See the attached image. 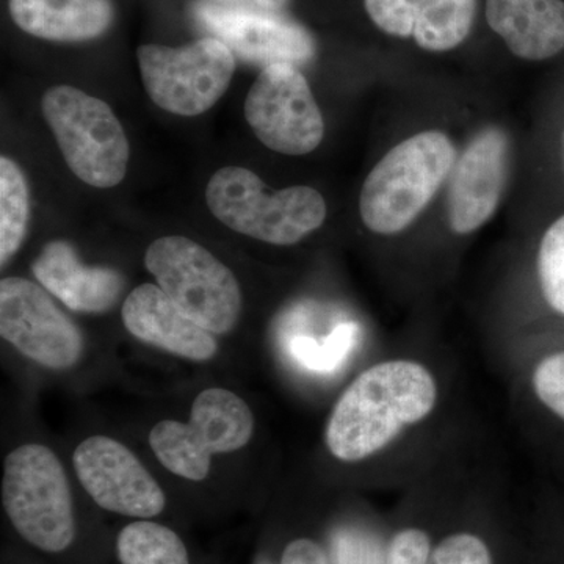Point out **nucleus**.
I'll use <instances>...</instances> for the list:
<instances>
[{"label": "nucleus", "instance_id": "f257e3e1", "mask_svg": "<svg viewBox=\"0 0 564 564\" xmlns=\"http://www.w3.org/2000/svg\"><path fill=\"white\" fill-rule=\"evenodd\" d=\"M437 383L429 367L413 359L370 366L348 384L334 404L325 429L329 455L361 463L392 444L437 404Z\"/></svg>", "mask_w": 564, "mask_h": 564}, {"label": "nucleus", "instance_id": "f03ea898", "mask_svg": "<svg viewBox=\"0 0 564 564\" xmlns=\"http://www.w3.org/2000/svg\"><path fill=\"white\" fill-rule=\"evenodd\" d=\"M254 433L250 403L232 389L210 386L193 399L187 421L155 422L148 445L166 473L202 484L210 477L215 459L243 451Z\"/></svg>", "mask_w": 564, "mask_h": 564}, {"label": "nucleus", "instance_id": "7ed1b4c3", "mask_svg": "<svg viewBox=\"0 0 564 564\" xmlns=\"http://www.w3.org/2000/svg\"><path fill=\"white\" fill-rule=\"evenodd\" d=\"M455 162L454 143L444 132H421L397 144L364 182V225L381 236L402 232L443 187Z\"/></svg>", "mask_w": 564, "mask_h": 564}, {"label": "nucleus", "instance_id": "20e7f679", "mask_svg": "<svg viewBox=\"0 0 564 564\" xmlns=\"http://www.w3.org/2000/svg\"><path fill=\"white\" fill-rule=\"evenodd\" d=\"M2 505L18 533L33 547L61 554L76 538L69 475L43 443H22L3 459Z\"/></svg>", "mask_w": 564, "mask_h": 564}, {"label": "nucleus", "instance_id": "39448f33", "mask_svg": "<svg viewBox=\"0 0 564 564\" xmlns=\"http://www.w3.org/2000/svg\"><path fill=\"white\" fill-rule=\"evenodd\" d=\"M206 203L232 231L278 247L299 243L326 218L325 199L315 188L269 192L258 174L240 166H226L210 177Z\"/></svg>", "mask_w": 564, "mask_h": 564}, {"label": "nucleus", "instance_id": "423d86ee", "mask_svg": "<svg viewBox=\"0 0 564 564\" xmlns=\"http://www.w3.org/2000/svg\"><path fill=\"white\" fill-rule=\"evenodd\" d=\"M144 265L159 288L215 336L232 333L239 325L243 313L239 281L203 245L184 236L161 237L144 252Z\"/></svg>", "mask_w": 564, "mask_h": 564}, {"label": "nucleus", "instance_id": "0eeeda50", "mask_svg": "<svg viewBox=\"0 0 564 564\" xmlns=\"http://www.w3.org/2000/svg\"><path fill=\"white\" fill-rule=\"evenodd\" d=\"M63 158L85 184L111 188L128 172V137L113 110L101 99L69 85H57L41 101Z\"/></svg>", "mask_w": 564, "mask_h": 564}, {"label": "nucleus", "instance_id": "6e6552de", "mask_svg": "<svg viewBox=\"0 0 564 564\" xmlns=\"http://www.w3.org/2000/svg\"><path fill=\"white\" fill-rule=\"evenodd\" d=\"M137 58L152 102L180 117L210 110L228 90L236 70L234 52L215 36L181 47L143 44Z\"/></svg>", "mask_w": 564, "mask_h": 564}, {"label": "nucleus", "instance_id": "1a4fd4ad", "mask_svg": "<svg viewBox=\"0 0 564 564\" xmlns=\"http://www.w3.org/2000/svg\"><path fill=\"white\" fill-rule=\"evenodd\" d=\"M0 336L25 361L54 373L77 369L87 340L39 282L21 276L0 281Z\"/></svg>", "mask_w": 564, "mask_h": 564}, {"label": "nucleus", "instance_id": "9d476101", "mask_svg": "<svg viewBox=\"0 0 564 564\" xmlns=\"http://www.w3.org/2000/svg\"><path fill=\"white\" fill-rule=\"evenodd\" d=\"M245 118L269 150L304 155L322 143L325 133L306 77L289 63H274L259 73L245 101Z\"/></svg>", "mask_w": 564, "mask_h": 564}, {"label": "nucleus", "instance_id": "9b49d317", "mask_svg": "<svg viewBox=\"0 0 564 564\" xmlns=\"http://www.w3.org/2000/svg\"><path fill=\"white\" fill-rule=\"evenodd\" d=\"M74 475L104 511L126 518L152 519L166 508L158 478L128 445L107 434H91L74 448Z\"/></svg>", "mask_w": 564, "mask_h": 564}, {"label": "nucleus", "instance_id": "f8f14e48", "mask_svg": "<svg viewBox=\"0 0 564 564\" xmlns=\"http://www.w3.org/2000/svg\"><path fill=\"white\" fill-rule=\"evenodd\" d=\"M510 139L499 128H486L470 140L455 162L447 193L452 231L470 234L496 214L510 173Z\"/></svg>", "mask_w": 564, "mask_h": 564}, {"label": "nucleus", "instance_id": "ddd939ff", "mask_svg": "<svg viewBox=\"0 0 564 564\" xmlns=\"http://www.w3.org/2000/svg\"><path fill=\"white\" fill-rule=\"evenodd\" d=\"M195 11L204 28L243 61L265 68L274 63L299 65L313 58L315 47L310 33L272 13L209 2L198 3Z\"/></svg>", "mask_w": 564, "mask_h": 564}, {"label": "nucleus", "instance_id": "4468645a", "mask_svg": "<svg viewBox=\"0 0 564 564\" xmlns=\"http://www.w3.org/2000/svg\"><path fill=\"white\" fill-rule=\"evenodd\" d=\"M133 339L184 361L207 364L220 355L218 336L184 313L158 284L133 289L121 307Z\"/></svg>", "mask_w": 564, "mask_h": 564}, {"label": "nucleus", "instance_id": "2eb2a0df", "mask_svg": "<svg viewBox=\"0 0 564 564\" xmlns=\"http://www.w3.org/2000/svg\"><path fill=\"white\" fill-rule=\"evenodd\" d=\"M380 31L429 52L455 50L473 31L477 0H364Z\"/></svg>", "mask_w": 564, "mask_h": 564}, {"label": "nucleus", "instance_id": "dca6fc26", "mask_svg": "<svg viewBox=\"0 0 564 564\" xmlns=\"http://www.w3.org/2000/svg\"><path fill=\"white\" fill-rule=\"evenodd\" d=\"M32 273L54 299L79 314H106L124 291V278L109 267H88L73 245L52 240L32 262Z\"/></svg>", "mask_w": 564, "mask_h": 564}, {"label": "nucleus", "instance_id": "f3484780", "mask_svg": "<svg viewBox=\"0 0 564 564\" xmlns=\"http://www.w3.org/2000/svg\"><path fill=\"white\" fill-rule=\"evenodd\" d=\"M486 18L516 57L540 62L564 50L563 0H486Z\"/></svg>", "mask_w": 564, "mask_h": 564}, {"label": "nucleus", "instance_id": "a211bd4d", "mask_svg": "<svg viewBox=\"0 0 564 564\" xmlns=\"http://www.w3.org/2000/svg\"><path fill=\"white\" fill-rule=\"evenodd\" d=\"M9 10L22 32L58 43L99 39L113 21L111 0H9Z\"/></svg>", "mask_w": 564, "mask_h": 564}, {"label": "nucleus", "instance_id": "6ab92c4d", "mask_svg": "<svg viewBox=\"0 0 564 564\" xmlns=\"http://www.w3.org/2000/svg\"><path fill=\"white\" fill-rule=\"evenodd\" d=\"M121 564H191L180 534L151 519H137L117 538Z\"/></svg>", "mask_w": 564, "mask_h": 564}, {"label": "nucleus", "instance_id": "aec40b11", "mask_svg": "<svg viewBox=\"0 0 564 564\" xmlns=\"http://www.w3.org/2000/svg\"><path fill=\"white\" fill-rule=\"evenodd\" d=\"M29 187L20 166L0 159V263L6 267L20 250L28 234Z\"/></svg>", "mask_w": 564, "mask_h": 564}, {"label": "nucleus", "instance_id": "412c9836", "mask_svg": "<svg viewBox=\"0 0 564 564\" xmlns=\"http://www.w3.org/2000/svg\"><path fill=\"white\" fill-rule=\"evenodd\" d=\"M538 276L545 302L564 315V215L544 234L538 252Z\"/></svg>", "mask_w": 564, "mask_h": 564}, {"label": "nucleus", "instance_id": "4be33fe9", "mask_svg": "<svg viewBox=\"0 0 564 564\" xmlns=\"http://www.w3.org/2000/svg\"><path fill=\"white\" fill-rule=\"evenodd\" d=\"M426 564H494L491 552L481 538L473 533H455L441 541Z\"/></svg>", "mask_w": 564, "mask_h": 564}, {"label": "nucleus", "instance_id": "5701e85b", "mask_svg": "<svg viewBox=\"0 0 564 564\" xmlns=\"http://www.w3.org/2000/svg\"><path fill=\"white\" fill-rule=\"evenodd\" d=\"M532 381L540 402L564 421V351L538 364Z\"/></svg>", "mask_w": 564, "mask_h": 564}, {"label": "nucleus", "instance_id": "b1692460", "mask_svg": "<svg viewBox=\"0 0 564 564\" xmlns=\"http://www.w3.org/2000/svg\"><path fill=\"white\" fill-rule=\"evenodd\" d=\"M386 554L372 538L343 530L334 536V564H384Z\"/></svg>", "mask_w": 564, "mask_h": 564}, {"label": "nucleus", "instance_id": "393cba45", "mask_svg": "<svg viewBox=\"0 0 564 564\" xmlns=\"http://www.w3.org/2000/svg\"><path fill=\"white\" fill-rule=\"evenodd\" d=\"M432 554L429 534L419 529H404L393 534L386 551L384 564H426Z\"/></svg>", "mask_w": 564, "mask_h": 564}, {"label": "nucleus", "instance_id": "a878e982", "mask_svg": "<svg viewBox=\"0 0 564 564\" xmlns=\"http://www.w3.org/2000/svg\"><path fill=\"white\" fill-rule=\"evenodd\" d=\"M281 564H332L321 544L310 538H299L285 545Z\"/></svg>", "mask_w": 564, "mask_h": 564}, {"label": "nucleus", "instance_id": "bb28decb", "mask_svg": "<svg viewBox=\"0 0 564 564\" xmlns=\"http://www.w3.org/2000/svg\"><path fill=\"white\" fill-rule=\"evenodd\" d=\"M217 6L236 7V9H247L262 11V13H276L288 6L289 0H214Z\"/></svg>", "mask_w": 564, "mask_h": 564}, {"label": "nucleus", "instance_id": "cd10ccee", "mask_svg": "<svg viewBox=\"0 0 564 564\" xmlns=\"http://www.w3.org/2000/svg\"><path fill=\"white\" fill-rule=\"evenodd\" d=\"M562 155H563V165H564V129H563V135H562Z\"/></svg>", "mask_w": 564, "mask_h": 564}]
</instances>
